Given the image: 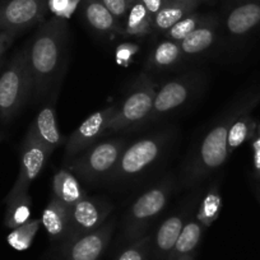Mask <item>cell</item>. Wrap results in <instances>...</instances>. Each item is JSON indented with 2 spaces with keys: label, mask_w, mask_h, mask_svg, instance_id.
I'll use <instances>...</instances> for the list:
<instances>
[{
  "label": "cell",
  "mask_w": 260,
  "mask_h": 260,
  "mask_svg": "<svg viewBox=\"0 0 260 260\" xmlns=\"http://www.w3.org/2000/svg\"><path fill=\"white\" fill-rule=\"evenodd\" d=\"M68 23L52 17L44 22L28 42V64L32 77V100H54L67 57Z\"/></svg>",
  "instance_id": "cell-1"
},
{
  "label": "cell",
  "mask_w": 260,
  "mask_h": 260,
  "mask_svg": "<svg viewBox=\"0 0 260 260\" xmlns=\"http://www.w3.org/2000/svg\"><path fill=\"white\" fill-rule=\"evenodd\" d=\"M32 100L28 44L19 50L0 76V119L8 122Z\"/></svg>",
  "instance_id": "cell-2"
},
{
  "label": "cell",
  "mask_w": 260,
  "mask_h": 260,
  "mask_svg": "<svg viewBox=\"0 0 260 260\" xmlns=\"http://www.w3.org/2000/svg\"><path fill=\"white\" fill-rule=\"evenodd\" d=\"M244 111L236 110L219 120L214 126L204 136L199 146L197 156L187 171V184H194L204 179L222 166L229 158L227 153V137L232 122Z\"/></svg>",
  "instance_id": "cell-3"
},
{
  "label": "cell",
  "mask_w": 260,
  "mask_h": 260,
  "mask_svg": "<svg viewBox=\"0 0 260 260\" xmlns=\"http://www.w3.org/2000/svg\"><path fill=\"white\" fill-rule=\"evenodd\" d=\"M156 92V84L149 77L143 74L122 100L121 104H119L105 136L110 133H119L126 129H137L143 124H147L153 109Z\"/></svg>",
  "instance_id": "cell-4"
},
{
  "label": "cell",
  "mask_w": 260,
  "mask_h": 260,
  "mask_svg": "<svg viewBox=\"0 0 260 260\" xmlns=\"http://www.w3.org/2000/svg\"><path fill=\"white\" fill-rule=\"evenodd\" d=\"M172 184L169 180L154 185L136 199L125 217L124 236L133 242L144 236L148 227L161 214L169 203Z\"/></svg>",
  "instance_id": "cell-5"
},
{
  "label": "cell",
  "mask_w": 260,
  "mask_h": 260,
  "mask_svg": "<svg viewBox=\"0 0 260 260\" xmlns=\"http://www.w3.org/2000/svg\"><path fill=\"white\" fill-rule=\"evenodd\" d=\"M126 146L125 139L99 142L82 152L78 158H73L64 166L84 181H94L102 177L106 179L117 165Z\"/></svg>",
  "instance_id": "cell-6"
},
{
  "label": "cell",
  "mask_w": 260,
  "mask_h": 260,
  "mask_svg": "<svg viewBox=\"0 0 260 260\" xmlns=\"http://www.w3.org/2000/svg\"><path fill=\"white\" fill-rule=\"evenodd\" d=\"M167 142V134H154L126 146L115 169L106 176V180L116 182L142 174L161 157Z\"/></svg>",
  "instance_id": "cell-7"
},
{
  "label": "cell",
  "mask_w": 260,
  "mask_h": 260,
  "mask_svg": "<svg viewBox=\"0 0 260 260\" xmlns=\"http://www.w3.org/2000/svg\"><path fill=\"white\" fill-rule=\"evenodd\" d=\"M49 0H0V31L21 32L44 22Z\"/></svg>",
  "instance_id": "cell-8"
},
{
  "label": "cell",
  "mask_w": 260,
  "mask_h": 260,
  "mask_svg": "<svg viewBox=\"0 0 260 260\" xmlns=\"http://www.w3.org/2000/svg\"><path fill=\"white\" fill-rule=\"evenodd\" d=\"M119 104L107 106L100 111L89 115L72 134L65 147L64 165L71 162L76 156L81 154L91 146H93L101 137L105 136L106 129L116 112Z\"/></svg>",
  "instance_id": "cell-9"
},
{
  "label": "cell",
  "mask_w": 260,
  "mask_h": 260,
  "mask_svg": "<svg viewBox=\"0 0 260 260\" xmlns=\"http://www.w3.org/2000/svg\"><path fill=\"white\" fill-rule=\"evenodd\" d=\"M50 156H51V152L45 148L27 132L21 149L18 176H17L16 182H14L9 194L7 195L6 203L11 199L17 198L19 195L27 194L29 185L41 174L45 165L49 161Z\"/></svg>",
  "instance_id": "cell-10"
},
{
  "label": "cell",
  "mask_w": 260,
  "mask_h": 260,
  "mask_svg": "<svg viewBox=\"0 0 260 260\" xmlns=\"http://www.w3.org/2000/svg\"><path fill=\"white\" fill-rule=\"evenodd\" d=\"M114 229V221L105 222L100 229L64 242L54 260H99L110 244Z\"/></svg>",
  "instance_id": "cell-11"
},
{
  "label": "cell",
  "mask_w": 260,
  "mask_h": 260,
  "mask_svg": "<svg viewBox=\"0 0 260 260\" xmlns=\"http://www.w3.org/2000/svg\"><path fill=\"white\" fill-rule=\"evenodd\" d=\"M111 206L101 198H83L71 207L69 231L64 242L81 237L100 229L106 222ZM62 242V244H64Z\"/></svg>",
  "instance_id": "cell-12"
},
{
  "label": "cell",
  "mask_w": 260,
  "mask_h": 260,
  "mask_svg": "<svg viewBox=\"0 0 260 260\" xmlns=\"http://www.w3.org/2000/svg\"><path fill=\"white\" fill-rule=\"evenodd\" d=\"M195 84H197V78L191 74H186V76L172 79L162 86L156 92L153 109H152L151 116L147 124L157 121L186 104L194 92Z\"/></svg>",
  "instance_id": "cell-13"
},
{
  "label": "cell",
  "mask_w": 260,
  "mask_h": 260,
  "mask_svg": "<svg viewBox=\"0 0 260 260\" xmlns=\"http://www.w3.org/2000/svg\"><path fill=\"white\" fill-rule=\"evenodd\" d=\"M28 133L51 153L64 142V137L60 133L57 125L54 100H50V102H47L37 114L29 126Z\"/></svg>",
  "instance_id": "cell-14"
},
{
  "label": "cell",
  "mask_w": 260,
  "mask_h": 260,
  "mask_svg": "<svg viewBox=\"0 0 260 260\" xmlns=\"http://www.w3.org/2000/svg\"><path fill=\"white\" fill-rule=\"evenodd\" d=\"M187 219H189V212L184 209L172 214L162 222L154 236V254L158 259L169 257Z\"/></svg>",
  "instance_id": "cell-15"
},
{
  "label": "cell",
  "mask_w": 260,
  "mask_h": 260,
  "mask_svg": "<svg viewBox=\"0 0 260 260\" xmlns=\"http://www.w3.org/2000/svg\"><path fill=\"white\" fill-rule=\"evenodd\" d=\"M69 212L71 207L65 206L55 197L50 199L49 204L42 212L41 223L54 241H60L62 244L68 236Z\"/></svg>",
  "instance_id": "cell-16"
},
{
  "label": "cell",
  "mask_w": 260,
  "mask_h": 260,
  "mask_svg": "<svg viewBox=\"0 0 260 260\" xmlns=\"http://www.w3.org/2000/svg\"><path fill=\"white\" fill-rule=\"evenodd\" d=\"M260 24V3L247 2L235 7L229 13L226 27L234 36H244Z\"/></svg>",
  "instance_id": "cell-17"
},
{
  "label": "cell",
  "mask_w": 260,
  "mask_h": 260,
  "mask_svg": "<svg viewBox=\"0 0 260 260\" xmlns=\"http://www.w3.org/2000/svg\"><path fill=\"white\" fill-rule=\"evenodd\" d=\"M83 14L87 23L99 34L109 35L114 32H122V26L104 6L101 0H82Z\"/></svg>",
  "instance_id": "cell-18"
},
{
  "label": "cell",
  "mask_w": 260,
  "mask_h": 260,
  "mask_svg": "<svg viewBox=\"0 0 260 260\" xmlns=\"http://www.w3.org/2000/svg\"><path fill=\"white\" fill-rule=\"evenodd\" d=\"M201 3L199 0H170L153 17V29L165 34L184 17L194 13Z\"/></svg>",
  "instance_id": "cell-19"
},
{
  "label": "cell",
  "mask_w": 260,
  "mask_h": 260,
  "mask_svg": "<svg viewBox=\"0 0 260 260\" xmlns=\"http://www.w3.org/2000/svg\"><path fill=\"white\" fill-rule=\"evenodd\" d=\"M206 227L197 218H189L172 249L167 260H182L192 257L195 250L201 244L202 236Z\"/></svg>",
  "instance_id": "cell-20"
},
{
  "label": "cell",
  "mask_w": 260,
  "mask_h": 260,
  "mask_svg": "<svg viewBox=\"0 0 260 260\" xmlns=\"http://www.w3.org/2000/svg\"><path fill=\"white\" fill-rule=\"evenodd\" d=\"M52 197L59 199L65 206L73 207L87 195L73 172L68 169H61L52 179Z\"/></svg>",
  "instance_id": "cell-21"
},
{
  "label": "cell",
  "mask_w": 260,
  "mask_h": 260,
  "mask_svg": "<svg viewBox=\"0 0 260 260\" xmlns=\"http://www.w3.org/2000/svg\"><path fill=\"white\" fill-rule=\"evenodd\" d=\"M216 39L217 21L214 18H208L179 44L185 56H195L207 51L214 44Z\"/></svg>",
  "instance_id": "cell-22"
},
{
  "label": "cell",
  "mask_w": 260,
  "mask_h": 260,
  "mask_svg": "<svg viewBox=\"0 0 260 260\" xmlns=\"http://www.w3.org/2000/svg\"><path fill=\"white\" fill-rule=\"evenodd\" d=\"M185 57L179 42L164 40L152 50L148 57V67L156 71H169L179 65Z\"/></svg>",
  "instance_id": "cell-23"
},
{
  "label": "cell",
  "mask_w": 260,
  "mask_h": 260,
  "mask_svg": "<svg viewBox=\"0 0 260 260\" xmlns=\"http://www.w3.org/2000/svg\"><path fill=\"white\" fill-rule=\"evenodd\" d=\"M153 29V17L141 0H136L122 24V35L132 37L147 36Z\"/></svg>",
  "instance_id": "cell-24"
},
{
  "label": "cell",
  "mask_w": 260,
  "mask_h": 260,
  "mask_svg": "<svg viewBox=\"0 0 260 260\" xmlns=\"http://www.w3.org/2000/svg\"><path fill=\"white\" fill-rule=\"evenodd\" d=\"M31 206L32 199L28 192L7 202L6 226L14 230L28 222L31 217Z\"/></svg>",
  "instance_id": "cell-25"
},
{
  "label": "cell",
  "mask_w": 260,
  "mask_h": 260,
  "mask_svg": "<svg viewBox=\"0 0 260 260\" xmlns=\"http://www.w3.org/2000/svg\"><path fill=\"white\" fill-rule=\"evenodd\" d=\"M255 130V121L246 114H241L234 122L229 130L227 137V153L230 154L236 151L242 143L251 138Z\"/></svg>",
  "instance_id": "cell-26"
},
{
  "label": "cell",
  "mask_w": 260,
  "mask_h": 260,
  "mask_svg": "<svg viewBox=\"0 0 260 260\" xmlns=\"http://www.w3.org/2000/svg\"><path fill=\"white\" fill-rule=\"evenodd\" d=\"M222 209V198L218 191L217 185L208 190L204 198L202 199L201 206H199L198 213L195 218L198 219L204 227H209L219 216V212Z\"/></svg>",
  "instance_id": "cell-27"
},
{
  "label": "cell",
  "mask_w": 260,
  "mask_h": 260,
  "mask_svg": "<svg viewBox=\"0 0 260 260\" xmlns=\"http://www.w3.org/2000/svg\"><path fill=\"white\" fill-rule=\"evenodd\" d=\"M207 19H208V17L201 16V14L194 12V13H190L189 16L184 17L177 23H175L164 35L167 40H172L175 42H181L185 37L189 36L192 31H195L201 24H203Z\"/></svg>",
  "instance_id": "cell-28"
},
{
  "label": "cell",
  "mask_w": 260,
  "mask_h": 260,
  "mask_svg": "<svg viewBox=\"0 0 260 260\" xmlns=\"http://www.w3.org/2000/svg\"><path fill=\"white\" fill-rule=\"evenodd\" d=\"M40 224H41V219H31L22 226L14 229L8 236L9 245L16 250L28 249L39 231Z\"/></svg>",
  "instance_id": "cell-29"
},
{
  "label": "cell",
  "mask_w": 260,
  "mask_h": 260,
  "mask_svg": "<svg viewBox=\"0 0 260 260\" xmlns=\"http://www.w3.org/2000/svg\"><path fill=\"white\" fill-rule=\"evenodd\" d=\"M152 246L151 235H144L133 241L120 254L117 260H147Z\"/></svg>",
  "instance_id": "cell-30"
},
{
  "label": "cell",
  "mask_w": 260,
  "mask_h": 260,
  "mask_svg": "<svg viewBox=\"0 0 260 260\" xmlns=\"http://www.w3.org/2000/svg\"><path fill=\"white\" fill-rule=\"evenodd\" d=\"M82 0H49V11L54 17L61 19H69L78 8Z\"/></svg>",
  "instance_id": "cell-31"
},
{
  "label": "cell",
  "mask_w": 260,
  "mask_h": 260,
  "mask_svg": "<svg viewBox=\"0 0 260 260\" xmlns=\"http://www.w3.org/2000/svg\"><path fill=\"white\" fill-rule=\"evenodd\" d=\"M101 2L111 12L112 16L117 19V22L122 26L125 18H126L127 12L130 11V8H132L136 0H101Z\"/></svg>",
  "instance_id": "cell-32"
},
{
  "label": "cell",
  "mask_w": 260,
  "mask_h": 260,
  "mask_svg": "<svg viewBox=\"0 0 260 260\" xmlns=\"http://www.w3.org/2000/svg\"><path fill=\"white\" fill-rule=\"evenodd\" d=\"M138 51V47L132 44H122L117 47L116 50V59L120 64L130 61L133 55Z\"/></svg>",
  "instance_id": "cell-33"
},
{
  "label": "cell",
  "mask_w": 260,
  "mask_h": 260,
  "mask_svg": "<svg viewBox=\"0 0 260 260\" xmlns=\"http://www.w3.org/2000/svg\"><path fill=\"white\" fill-rule=\"evenodd\" d=\"M252 148H254V170L256 179L260 180V124L257 126V134L252 142Z\"/></svg>",
  "instance_id": "cell-34"
},
{
  "label": "cell",
  "mask_w": 260,
  "mask_h": 260,
  "mask_svg": "<svg viewBox=\"0 0 260 260\" xmlns=\"http://www.w3.org/2000/svg\"><path fill=\"white\" fill-rule=\"evenodd\" d=\"M17 36H18V35L13 34V32L0 31V56L11 47V45L13 44L14 39H16Z\"/></svg>",
  "instance_id": "cell-35"
},
{
  "label": "cell",
  "mask_w": 260,
  "mask_h": 260,
  "mask_svg": "<svg viewBox=\"0 0 260 260\" xmlns=\"http://www.w3.org/2000/svg\"><path fill=\"white\" fill-rule=\"evenodd\" d=\"M141 2L144 4L147 11L152 14V17H154L167 3H169L170 0H141Z\"/></svg>",
  "instance_id": "cell-36"
},
{
  "label": "cell",
  "mask_w": 260,
  "mask_h": 260,
  "mask_svg": "<svg viewBox=\"0 0 260 260\" xmlns=\"http://www.w3.org/2000/svg\"><path fill=\"white\" fill-rule=\"evenodd\" d=\"M256 195H257V198H259V201H260V189L256 190Z\"/></svg>",
  "instance_id": "cell-37"
},
{
  "label": "cell",
  "mask_w": 260,
  "mask_h": 260,
  "mask_svg": "<svg viewBox=\"0 0 260 260\" xmlns=\"http://www.w3.org/2000/svg\"><path fill=\"white\" fill-rule=\"evenodd\" d=\"M182 260H192V257H187V259H182Z\"/></svg>",
  "instance_id": "cell-38"
},
{
  "label": "cell",
  "mask_w": 260,
  "mask_h": 260,
  "mask_svg": "<svg viewBox=\"0 0 260 260\" xmlns=\"http://www.w3.org/2000/svg\"><path fill=\"white\" fill-rule=\"evenodd\" d=\"M199 2H202V3H203V2H207V0H199Z\"/></svg>",
  "instance_id": "cell-39"
}]
</instances>
